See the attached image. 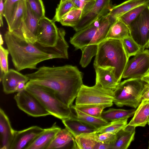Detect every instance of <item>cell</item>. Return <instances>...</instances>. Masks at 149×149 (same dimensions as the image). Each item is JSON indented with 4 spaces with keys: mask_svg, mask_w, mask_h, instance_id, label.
Returning a JSON list of instances; mask_svg holds the SVG:
<instances>
[{
    "mask_svg": "<svg viewBox=\"0 0 149 149\" xmlns=\"http://www.w3.org/2000/svg\"><path fill=\"white\" fill-rule=\"evenodd\" d=\"M37 69L25 74L28 82L49 89L60 101L71 107L83 84V73L77 66L69 65L42 66Z\"/></svg>",
    "mask_w": 149,
    "mask_h": 149,
    "instance_id": "1",
    "label": "cell"
},
{
    "mask_svg": "<svg viewBox=\"0 0 149 149\" xmlns=\"http://www.w3.org/2000/svg\"><path fill=\"white\" fill-rule=\"evenodd\" d=\"M4 39L14 66L18 71L27 69H37L39 63L56 58L47 52L45 47L36 42H27L8 30L5 33Z\"/></svg>",
    "mask_w": 149,
    "mask_h": 149,
    "instance_id": "2",
    "label": "cell"
},
{
    "mask_svg": "<svg viewBox=\"0 0 149 149\" xmlns=\"http://www.w3.org/2000/svg\"><path fill=\"white\" fill-rule=\"evenodd\" d=\"M95 56L94 68L110 70L120 83L129 58L122 40H104L98 45Z\"/></svg>",
    "mask_w": 149,
    "mask_h": 149,
    "instance_id": "3",
    "label": "cell"
},
{
    "mask_svg": "<svg viewBox=\"0 0 149 149\" xmlns=\"http://www.w3.org/2000/svg\"><path fill=\"white\" fill-rule=\"evenodd\" d=\"M149 88V85L141 78L128 79L120 82L113 91V103L118 107L125 106L136 108Z\"/></svg>",
    "mask_w": 149,
    "mask_h": 149,
    "instance_id": "4",
    "label": "cell"
},
{
    "mask_svg": "<svg viewBox=\"0 0 149 149\" xmlns=\"http://www.w3.org/2000/svg\"><path fill=\"white\" fill-rule=\"evenodd\" d=\"M25 89L36 97L50 115L61 120L75 117L72 108L62 102L49 89L28 82L26 84Z\"/></svg>",
    "mask_w": 149,
    "mask_h": 149,
    "instance_id": "5",
    "label": "cell"
},
{
    "mask_svg": "<svg viewBox=\"0 0 149 149\" xmlns=\"http://www.w3.org/2000/svg\"><path fill=\"white\" fill-rule=\"evenodd\" d=\"M113 91L95 84L92 86L83 84L76 99L75 105L112 104Z\"/></svg>",
    "mask_w": 149,
    "mask_h": 149,
    "instance_id": "6",
    "label": "cell"
},
{
    "mask_svg": "<svg viewBox=\"0 0 149 149\" xmlns=\"http://www.w3.org/2000/svg\"><path fill=\"white\" fill-rule=\"evenodd\" d=\"M131 37L142 50L149 47V6L129 26Z\"/></svg>",
    "mask_w": 149,
    "mask_h": 149,
    "instance_id": "7",
    "label": "cell"
},
{
    "mask_svg": "<svg viewBox=\"0 0 149 149\" xmlns=\"http://www.w3.org/2000/svg\"><path fill=\"white\" fill-rule=\"evenodd\" d=\"M14 99L18 108L30 116L38 117L50 115L36 97L26 89L17 93Z\"/></svg>",
    "mask_w": 149,
    "mask_h": 149,
    "instance_id": "8",
    "label": "cell"
},
{
    "mask_svg": "<svg viewBox=\"0 0 149 149\" xmlns=\"http://www.w3.org/2000/svg\"><path fill=\"white\" fill-rule=\"evenodd\" d=\"M53 20L44 17L40 19L36 42L45 47H53L57 44L58 38V28Z\"/></svg>",
    "mask_w": 149,
    "mask_h": 149,
    "instance_id": "9",
    "label": "cell"
},
{
    "mask_svg": "<svg viewBox=\"0 0 149 149\" xmlns=\"http://www.w3.org/2000/svg\"><path fill=\"white\" fill-rule=\"evenodd\" d=\"M149 70V50H141L129 60L122 78H141Z\"/></svg>",
    "mask_w": 149,
    "mask_h": 149,
    "instance_id": "10",
    "label": "cell"
},
{
    "mask_svg": "<svg viewBox=\"0 0 149 149\" xmlns=\"http://www.w3.org/2000/svg\"><path fill=\"white\" fill-rule=\"evenodd\" d=\"M111 0H95L90 10L81 17L77 24L73 27L76 32L81 30L91 24L98 18L105 15L113 6Z\"/></svg>",
    "mask_w": 149,
    "mask_h": 149,
    "instance_id": "11",
    "label": "cell"
},
{
    "mask_svg": "<svg viewBox=\"0 0 149 149\" xmlns=\"http://www.w3.org/2000/svg\"><path fill=\"white\" fill-rule=\"evenodd\" d=\"M45 129L34 126L21 131L15 130L14 137L10 149H27Z\"/></svg>",
    "mask_w": 149,
    "mask_h": 149,
    "instance_id": "12",
    "label": "cell"
},
{
    "mask_svg": "<svg viewBox=\"0 0 149 149\" xmlns=\"http://www.w3.org/2000/svg\"><path fill=\"white\" fill-rule=\"evenodd\" d=\"M103 17L98 18L86 28L77 32L70 38V42L76 50L81 49L89 44L99 28Z\"/></svg>",
    "mask_w": 149,
    "mask_h": 149,
    "instance_id": "13",
    "label": "cell"
},
{
    "mask_svg": "<svg viewBox=\"0 0 149 149\" xmlns=\"http://www.w3.org/2000/svg\"><path fill=\"white\" fill-rule=\"evenodd\" d=\"M9 119L0 109V149H10L14 135Z\"/></svg>",
    "mask_w": 149,
    "mask_h": 149,
    "instance_id": "14",
    "label": "cell"
},
{
    "mask_svg": "<svg viewBox=\"0 0 149 149\" xmlns=\"http://www.w3.org/2000/svg\"><path fill=\"white\" fill-rule=\"evenodd\" d=\"M1 79L3 91L6 94L16 92V87L20 82L24 81L26 83L29 80L26 75L12 69L4 74Z\"/></svg>",
    "mask_w": 149,
    "mask_h": 149,
    "instance_id": "15",
    "label": "cell"
},
{
    "mask_svg": "<svg viewBox=\"0 0 149 149\" xmlns=\"http://www.w3.org/2000/svg\"><path fill=\"white\" fill-rule=\"evenodd\" d=\"M77 149L74 137L66 128L58 132L47 149Z\"/></svg>",
    "mask_w": 149,
    "mask_h": 149,
    "instance_id": "16",
    "label": "cell"
},
{
    "mask_svg": "<svg viewBox=\"0 0 149 149\" xmlns=\"http://www.w3.org/2000/svg\"><path fill=\"white\" fill-rule=\"evenodd\" d=\"M61 128L54 123L52 127L45 129L27 149H47L57 133Z\"/></svg>",
    "mask_w": 149,
    "mask_h": 149,
    "instance_id": "17",
    "label": "cell"
},
{
    "mask_svg": "<svg viewBox=\"0 0 149 149\" xmlns=\"http://www.w3.org/2000/svg\"><path fill=\"white\" fill-rule=\"evenodd\" d=\"M62 122L74 138L81 134L96 132L95 127L78 119L75 117L62 120Z\"/></svg>",
    "mask_w": 149,
    "mask_h": 149,
    "instance_id": "18",
    "label": "cell"
},
{
    "mask_svg": "<svg viewBox=\"0 0 149 149\" xmlns=\"http://www.w3.org/2000/svg\"><path fill=\"white\" fill-rule=\"evenodd\" d=\"M96 73L95 84L102 87L114 91L119 83L110 70L95 67Z\"/></svg>",
    "mask_w": 149,
    "mask_h": 149,
    "instance_id": "19",
    "label": "cell"
},
{
    "mask_svg": "<svg viewBox=\"0 0 149 149\" xmlns=\"http://www.w3.org/2000/svg\"><path fill=\"white\" fill-rule=\"evenodd\" d=\"M135 127L128 125L116 134V140L112 149H127L134 141L135 134Z\"/></svg>",
    "mask_w": 149,
    "mask_h": 149,
    "instance_id": "20",
    "label": "cell"
},
{
    "mask_svg": "<svg viewBox=\"0 0 149 149\" xmlns=\"http://www.w3.org/2000/svg\"><path fill=\"white\" fill-rule=\"evenodd\" d=\"M149 5V0H127L111 8L109 14L116 20L129 11L139 6Z\"/></svg>",
    "mask_w": 149,
    "mask_h": 149,
    "instance_id": "21",
    "label": "cell"
},
{
    "mask_svg": "<svg viewBox=\"0 0 149 149\" xmlns=\"http://www.w3.org/2000/svg\"><path fill=\"white\" fill-rule=\"evenodd\" d=\"M149 118V101H142L127 125L135 127H144L148 123Z\"/></svg>",
    "mask_w": 149,
    "mask_h": 149,
    "instance_id": "22",
    "label": "cell"
},
{
    "mask_svg": "<svg viewBox=\"0 0 149 149\" xmlns=\"http://www.w3.org/2000/svg\"><path fill=\"white\" fill-rule=\"evenodd\" d=\"M130 36L129 26L118 18L111 26L105 39L123 40Z\"/></svg>",
    "mask_w": 149,
    "mask_h": 149,
    "instance_id": "23",
    "label": "cell"
},
{
    "mask_svg": "<svg viewBox=\"0 0 149 149\" xmlns=\"http://www.w3.org/2000/svg\"><path fill=\"white\" fill-rule=\"evenodd\" d=\"M26 1L20 0L17 3L14 11L8 31L12 33H15L20 29L24 20L26 9Z\"/></svg>",
    "mask_w": 149,
    "mask_h": 149,
    "instance_id": "24",
    "label": "cell"
},
{
    "mask_svg": "<svg viewBox=\"0 0 149 149\" xmlns=\"http://www.w3.org/2000/svg\"><path fill=\"white\" fill-rule=\"evenodd\" d=\"M116 20L109 13L103 16L99 28L89 45H98L104 40L111 25Z\"/></svg>",
    "mask_w": 149,
    "mask_h": 149,
    "instance_id": "25",
    "label": "cell"
},
{
    "mask_svg": "<svg viewBox=\"0 0 149 149\" xmlns=\"http://www.w3.org/2000/svg\"><path fill=\"white\" fill-rule=\"evenodd\" d=\"M136 110L135 109L125 110L110 108L107 110L103 111L101 118L109 122L128 119L134 115Z\"/></svg>",
    "mask_w": 149,
    "mask_h": 149,
    "instance_id": "26",
    "label": "cell"
},
{
    "mask_svg": "<svg viewBox=\"0 0 149 149\" xmlns=\"http://www.w3.org/2000/svg\"><path fill=\"white\" fill-rule=\"evenodd\" d=\"M112 105V104L75 105H72L71 107L74 110H77L88 115L102 118L101 114L103 110Z\"/></svg>",
    "mask_w": 149,
    "mask_h": 149,
    "instance_id": "27",
    "label": "cell"
},
{
    "mask_svg": "<svg viewBox=\"0 0 149 149\" xmlns=\"http://www.w3.org/2000/svg\"><path fill=\"white\" fill-rule=\"evenodd\" d=\"M96 132L84 134L75 138L77 149H94L97 142Z\"/></svg>",
    "mask_w": 149,
    "mask_h": 149,
    "instance_id": "28",
    "label": "cell"
},
{
    "mask_svg": "<svg viewBox=\"0 0 149 149\" xmlns=\"http://www.w3.org/2000/svg\"><path fill=\"white\" fill-rule=\"evenodd\" d=\"M82 15V10L74 8L63 16L59 22L63 26L73 28L79 22Z\"/></svg>",
    "mask_w": 149,
    "mask_h": 149,
    "instance_id": "29",
    "label": "cell"
},
{
    "mask_svg": "<svg viewBox=\"0 0 149 149\" xmlns=\"http://www.w3.org/2000/svg\"><path fill=\"white\" fill-rule=\"evenodd\" d=\"M74 110L76 113V117L78 119L95 127L97 130L110 123V122L106 121L102 118L88 115L77 110Z\"/></svg>",
    "mask_w": 149,
    "mask_h": 149,
    "instance_id": "30",
    "label": "cell"
},
{
    "mask_svg": "<svg viewBox=\"0 0 149 149\" xmlns=\"http://www.w3.org/2000/svg\"><path fill=\"white\" fill-rule=\"evenodd\" d=\"M98 48V45L91 44L81 49L82 54L80 64L82 67L85 68L89 64L92 58L97 54Z\"/></svg>",
    "mask_w": 149,
    "mask_h": 149,
    "instance_id": "31",
    "label": "cell"
},
{
    "mask_svg": "<svg viewBox=\"0 0 149 149\" xmlns=\"http://www.w3.org/2000/svg\"><path fill=\"white\" fill-rule=\"evenodd\" d=\"M127 120L128 119H125L110 122L108 125L98 129L96 132L98 133L109 132L116 134L127 126Z\"/></svg>",
    "mask_w": 149,
    "mask_h": 149,
    "instance_id": "32",
    "label": "cell"
},
{
    "mask_svg": "<svg viewBox=\"0 0 149 149\" xmlns=\"http://www.w3.org/2000/svg\"><path fill=\"white\" fill-rule=\"evenodd\" d=\"M74 8H77L71 0H68L61 4H59L56 8L53 20L55 22H59L63 16Z\"/></svg>",
    "mask_w": 149,
    "mask_h": 149,
    "instance_id": "33",
    "label": "cell"
},
{
    "mask_svg": "<svg viewBox=\"0 0 149 149\" xmlns=\"http://www.w3.org/2000/svg\"><path fill=\"white\" fill-rule=\"evenodd\" d=\"M148 6L145 5L136 7L126 13L119 18L129 26Z\"/></svg>",
    "mask_w": 149,
    "mask_h": 149,
    "instance_id": "34",
    "label": "cell"
},
{
    "mask_svg": "<svg viewBox=\"0 0 149 149\" xmlns=\"http://www.w3.org/2000/svg\"><path fill=\"white\" fill-rule=\"evenodd\" d=\"M122 40L125 48L129 58L131 56H135L142 50L139 45L131 36L125 38Z\"/></svg>",
    "mask_w": 149,
    "mask_h": 149,
    "instance_id": "35",
    "label": "cell"
},
{
    "mask_svg": "<svg viewBox=\"0 0 149 149\" xmlns=\"http://www.w3.org/2000/svg\"><path fill=\"white\" fill-rule=\"evenodd\" d=\"M20 0H4L3 17L6 19L8 26L10 24L17 4Z\"/></svg>",
    "mask_w": 149,
    "mask_h": 149,
    "instance_id": "36",
    "label": "cell"
},
{
    "mask_svg": "<svg viewBox=\"0 0 149 149\" xmlns=\"http://www.w3.org/2000/svg\"><path fill=\"white\" fill-rule=\"evenodd\" d=\"M33 12L40 19L45 16L44 6L42 0H25Z\"/></svg>",
    "mask_w": 149,
    "mask_h": 149,
    "instance_id": "37",
    "label": "cell"
},
{
    "mask_svg": "<svg viewBox=\"0 0 149 149\" xmlns=\"http://www.w3.org/2000/svg\"><path fill=\"white\" fill-rule=\"evenodd\" d=\"M9 52L8 49L4 48L2 45H0V65L1 70L3 75L9 70L8 56Z\"/></svg>",
    "mask_w": 149,
    "mask_h": 149,
    "instance_id": "38",
    "label": "cell"
},
{
    "mask_svg": "<svg viewBox=\"0 0 149 149\" xmlns=\"http://www.w3.org/2000/svg\"><path fill=\"white\" fill-rule=\"evenodd\" d=\"M116 134L109 132L102 133H96V139L97 141L103 143L111 144L112 146L116 140Z\"/></svg>",
    "mask_w": 149,
    "mask_h": 149,
    "instance_id": "39",
    "label": "cell"
},
{
    "mask_svg": "<svg viewBox=\"0 0 149 149\" xmlns=\"http://www.w3.org/2000/svg\"><path fill=\"white\" fill-rule=\"evenodd\" d=\"M111 144L103 143L99 142L96 143L94 149H112Z\"/></svg>",
    "mask_w": 149,
    "mask_h": 149,
    "instance_id": "40",
    "label": "cell"
},
{
    "mask_svg": "<svg viewBox=\"0 0 149 149\" xmlns=\"http://www.w3.org/2000/svg\"><path fill=\"white\" fill-rule=\"evenodd\" d=\"M4 0H0V26L1 27L3 26V17L4 10Z\"/></svg>",
    "mask_w": 149,
    "mask_h": 149,
    "instance_id": "41",
    "label": "cell"
},
{
    "mask_svg": "<svg viewBox=\"0 0 149 149\" xmlns=\"http://www.w3.org/2000/svg\"><path fill=\"white\" fill-rule=\"evenodd\" d=\"M26 83L24 81L20 82L17 86L16 91L17 93L20 92L25 89Z\"/></svg>",
    "mask_w": 149,
    "mask_h": 149,
    "instance_id": "42",
    "label": "cell"
},
{
    "mask_svg": "<svg viewBox=\"0 0 149 149\" xmlns=\"http://www.w3.org/2000/svg\"><path fill=\"white\" fill-rule=\"evenodd\" d=\"M149 101V88L143 95L141 101Z\"/></svg>",
    "mask_w": 149,
    "mask_h": 149,
    "instance_id": "43",
    "label": "cell"
},
{
    "mask_svg": "<svg viewBox=\"0 0 149 149\" xmlns=\"http://www.w3.org/2000/svg\"><path fill=\"white\" fill-rule=\"evenodd\" d=\"M141 79L149 85V70L141 78Z\"/></svg>",
    "mask_w": 149,
    "mask_h": 149,
    "instance_id": "44",
    "label": "cell"
},
{
    "mask_svg": "<svg viewBox=\"0 0 149 149\" xmlns=\"http://www.w3.org/2000/svg\"><path fill=\"white\" fill-rule=\"evenodd\" d=\"M82 1L89 3H94L95 1V0H80Z\"/></svg>",
    "mask_w": 149,
    "mask_h": 149,
    "instance_id": "45",
    "label": "cell"
},
{
    "mask_svg": "<svg viewBox=\"0 0 149 149\" xmlns=\"http://www.w3.org/2000/svg\"><path fill=\"white\" fill-rule=\"evenodd\" d=\"M0 45H2L3 43V40L1 34L0 35Z\"/></svg>",
    "mask_w": 149,
    "mask_h": 149,
    "instance_id": "46",
    "label": "cell"
},
{
    "mask_svg": "<svg viewBox=\"0 0 149 149\" xmlns=\"http://www.w3.org/2000/svg\"><path fill=\"white\" fill-rule=\"evenodd\" d=\"M67 0H60L59 4H61Z\"/></svg>",
    "mask_w": 149,
    "mask_h": 149,
    "instance_id": "47",
    "label": "cell"
},
{
    "mask_svg": "<svg viewBox=\"0 0 149 149\" xmlns=\"http://www.w3.org/2000/svg\"><path fill=\"white\" fill-rule=\"evenodd\" d=\"M148 149H149V141L148 142Z\"/></svg>",
    "mask_w": 149,
    "mask_h": 149,
    "instance_id": "48",
    "label": "cell"
},
{
    "mask_svg": "<svg viewBox=\"0 0 149 149\" xmlns=\"http://www.w3.org/2000/svg\"><path fill=\"white\" fill-rule=\"evenodd\" d=\"M148 125H149V121L148 122Z\"/></svg>",
    "mask_w": 149,
    "mask_h": 149,
    "instance_id": "49",
    "label": "cell"
},
{
    "mask_svg": "<svg viewBox=\"0 0 149 149\" xmlns=\"http://www.w3.org/2000/svg\"></svg>",
    "mask_w": 149,
    "mask_h": 149,
    "instance_id": "50",
    "label": "cell"
},
{
    "mask_svg": "<svg viewBox=\"0 0 149 149\" xmlns=\"http://www.w3.org/2000/svg\"></svg>",
    "mask_w": 149,
    "mask_h": 149,
    "instance_id": "51",
    "label": "cell"
}]
</instances>
